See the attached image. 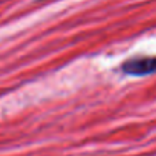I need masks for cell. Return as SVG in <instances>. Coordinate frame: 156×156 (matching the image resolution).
<instances>
[{
  "instance_id": "1",
  "label": "cell",
  "mask_w": 156,
  "mask_h": 156,
  "mask_svg": "<svg viewBox=\"0 0 156 156\" xmlns=\"http://www.w3.org/2000/svg\"><path fill=\"white\" fill-rule=\"evenodd\" d=\"M121 69L126 76H149L156 73V56H134L125 60Z\"/></svg>"
}]
</instances>
